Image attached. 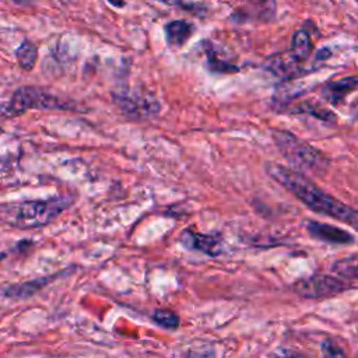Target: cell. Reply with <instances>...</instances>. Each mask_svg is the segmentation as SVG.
Instances as JSON below:
<instances>
[{"mask_svg":"<svg viewBox=\"0 0 358 358\" xmlns=\"http://www.w3.org/2000/svg\"><path fill=\"white\" fill-rule=\"evenodd\" d=\"M322 357L323 358H348L344 350L333 340H324L322 343Z\"/></svg>","mask_w":358,"mask_h":358,"instance_id":"obj_16","label":"cell"},{"mask_svg":"<svg viewBox=\"0 0 358 358\" xmlns=\"http://www.w3.org/2000/svg\"><path fill=\"white\" fill-rule=\"evenodd\" d=\"M113 102L127 116L134 119H147L159 110V103L150 95L131 94L129 90L115 91L112 94Z\"/></svg>","mask_w":358,"mask_h":358,"instance_id":"obj_6","label":"cell"},{"mask_svg":"<svg viewBox=\"0 0 358 358\" xmlns=\"http://www.w3.org/2000/svg\"><path fill=\"white\" fill-rule=\"evenodd\" d=\"M182 242L190 248L200 250L206 255L215 256L221 253V242L213 235H204V234H197L193 231H186L182 236Z\"/></svg>","mask_w":358,"mask_h":358,"instance_id":"obj_8","label":"cell"},{"mask_svg":"<svg viewBox=\"0 0 358 358\" xmlns=\"http://www.w3.org/2000/svg\"><path fill=\"white\" fill-rule=\"evenodd\" d=\"M67 206L69 201L66 197L4 204L1 207V220L20 229L39 228L52 222Z\"/></svg>","mask_w":358,"mask_h":358,"instance_id":"obj_2","label":"cell"},{"mask_svg":"<svg viewBox=\"0 0 358 358\" xmlns=\"http://www.w3.org/2000/svg\"><path fill=\"white\" fill-rule=\"evenodd\" d=\"M152 319L165 329H176L179 326V317L175 312L169 309H157L152 315Z\"/></svg>","mask_w":358,"mask_h":358,"instance_id":"obj_15","label":"cell"},{"mask_svg":"<svg viewBox=\"0 0 358 358\" xmlns=\"http://www.w3.org/2000/svg\"><path fill=\"white\" fill-rule=\"evenodd\" d=\"M165 32H166V42L171 46H182L192 36L193 27L185 20H175L166 24Z\"/></svg>","mask_w":358,"mask_h":358,"instance_id":"obj_9","label":"cell"},{"mask_svg":"<svg viewBox=\"0 0 358 358\" xmlns=\"http://www.w3.org/2000/svg\"><path fill=\"white\" fill-rule=\"evenodd\" d=\"M298 60L289 53L288 56H275L273 57L268 64H267V69L274 73L275 76H280V77H289V76H294L298 70Z\"/></svg>","mask_w":358,"mask_h":358,"instance_id":"obj_10","label":"cell"},{"mask_svg":"<svg viewBox=\"0 0 358 358\" xmlns=\"http://www.w3.org/2000/svg\"><path fill=\"white\" fill-rule=\"evenodd\" d=\"M15 56H17V62H18L21 69L32 70L35 63H36V59H38L36 46L29 41H24L20 45V48L17 49Z\"/></svg>","mask_w":358,"mask_h":358,"instance_id":"obj_13","label":"cell"},{"mask_svg":"<svg viewBox=\"0 0 358 358\" xmlns=\"http://www.w3.org/2000/svg\"><path fill=\"white\" fill-rule=\"evenodd\" d=\"M67 109L66 102L50 92L36 87H21L14 91L8 103L3 108V115L8 117L18 116L28 109Z\"/></svg>","mask_w":358,"mask_h":358,"instance_id":"obj_4","label":"cell"},{"mask_svg":"<svg viewBox=\"0 0 358 358\" xmlns=\"http://www.w3.org/2000/svg\"><path fill=\"white\" fill-rule=\"evenodd\" d=\"M273 138L282 157L296 171L316 176H322L327 172L330 165L329 158L306 141L284 130H274Z\"/></svg>","mask_w":358,"mask_h":358,"instance_id":"obj_3","label":"cell"},{"mask_svg":"<svg viewBox=\"0 0 358 358\" xmlns=\"http://www.w3.org/2000/svg\"><path fill=\"white\" fill-rule=\"evenodd\" d=\"M312 52V41L310 36L306 31L299 29L292 36V43H291V55L298 60L302 62L308 59V56Z\"/></svg>","mask_w":358,"mask_h":358,"instance_id":"obj_11","label":"cell"},{"mask_svg":"<svg viewBox=\"0 0 358 358\" xmlns=\"http://www.w3.org/2000/svg\"><path fill=\"white\" fill-rule=\"evenodd\" d=\"M351 288V284L343 278L330 274H313L294 284V291L303 298H329Z\"/></svg>","mask_w":358,"mask_h":358,"instance_id":"obj_5","label":"cell"},{"mask_svg":"<svg viewBox=\"0 0 358 358\" xmlns=\"http://www.w3.org/2000/svg\"><path fill=\"white\" fill-rule=\"evenodd\" d=\"M306 229L313 238L323 241V242L337 243V245H348V243L354 242V236L348 231L341 229L334 225H330V224H324V222H319V221H309L306 224Z\"/></svg>","mask_w":358,"mask_h":358,"instance_id":"obj_7","label":"cell"},{"mask_svg":"<svg viewBox=\"0 0 358 358\" xmlns=\"http://www.w3.org/2000/svg\"><path fill=\"white\" fill-rule=\"evenodd\" d=\"M109 3L113 4V6H116V7H122V6L124 4L123 0H109Z\"/></svg>","mask_w":358,"mask_h":358,"instance_id":"obj_19","label":"cell"},{"mask_svg":"<svg viewBox=\"0 0 358 358\" xmlns=\"http://www.w3.org/2000/svg\"><path fill=\"white\" fill-rule=\"evenodd\" d=\"M218 55L214 53V52H208V63H210V67L214 70V71H220V73H228V71H234L236 70V67L225 60H220L217 57Z\"/></svg>","mask_w":358,"mask_h":358,"instance_id":"obj_17","label":"cell"},{"mask_svg":"<svg viewBox=\"0 0 358 358\" xmlns=\"http://www.w3.org/2000/svg\"><path fill=\"white\" fill-rule=\"evenodd\" d=\"M266 171L275 182L291 192L312 211L336 218L358 231V210L323 192L302 172L273 162L266 165Z\"/></svg>","mask_w":358,"mask_h":358,"instance_id":"obj_1","label":"cell"},{"mask_svg":"<svg viewBox=\"0 0 358 358\" xmlns=\"http://www.w3.org/2000/svg\"><path fill=\"white\" fill-rule=\"evenodd\" d=\"M161 3H165V4H178L180 3V0H158Z\"/></svg>","mask_w":358,"mask_h":358,"instance_id":"obj_20","label":"cell"},{"mask_svg":"<svg viewBox=\"0 0 358 358\" xmlns=\"http://www.w3.org/2000/svg\"><path fill=\"white\" fill-rule=\"evenodd\" d=\"M331 271L341 278L358 280V255L336 260L331 264Z\"/></svg>","mask_w":358,"mask_h":358,"instance_id":"obj_12","label":"cell"},{"mask_svg":"<svg viewBox=\"0 0 358 358\" xmlns=\"http://www.w3.org/2000/svg\"><path fill=\"white\" fill-rule=\"evenodd\" d=\"M284 358H306V357H303L302 354H298V352H287V354H284Z\"/></svg>","mask_w":358,"mask_h":358,"instance_id":"obj_18","label":"cell"},{"mask_svg":"<svg viewBox=\"0 0 358 358\" xmlns=\"http://www.w3.org/2000/svg\"><path fill=\"white\" fill-rule=\"evenodd\" d=\"M357 84H358V81L354 80V78H350V77H348V78H343V80H340V81L330 83V84L326 87V90L323 91V94H324V96H326L329 101L336 102V101L341 99L343 95L347 94L350 90H352Z\"/></svg>","mask_w":358,"mask_h":358,"instance_id":"obj_14","label":"cell"}]
</instances>
